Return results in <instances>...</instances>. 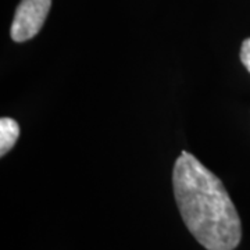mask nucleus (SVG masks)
Segmentation results:
<instances>
[{
    "mask_svg": "<svg viewBox=\"0 0 250 250\" xmlns=\"http://www.w3.org/2000/svg\"><path fill=\"white\" fill-rule=\"evenodd\" d=\"M174 195L190 233L207 250H233L241 242V218L220 178L182 152L172 171Z\"/></svg>",
    "mask_w": 250,
    "mask_h": 250,
    "instance_id": "nucleus-1",
    "label": "nucleus"
},
{
    "mask_svg": "<svg viewBox=\"0 0 250 250\" xmlns=\"http://www.w3.org/2000/svg\"><path fill=\"white\" fill-rule=\"evenodd\" d=\"M52 0H21L16 10L10 35L14 42H25L41 31L49 14Z\"/></svg>",
    "mask_w": 250,
    "mask_h": 250,
    "instance_id": "nucleus-2",
    "label": "nucleus"
},
{
    "mask_svg": "<svg viewBox=\"0 0 250 250\" xmlns=\"http://www.w3.org/2000/svg\"><path fill=\"white\" fill-rule=\"evenodd\" d=\"M20 136L18 123L13 118L3 117L0 120V156H4L11 150Z\"/></svg>",
    "mask_w": 250,
    "mask_h": 250,
    "instance_id": "nucleus-3",
    "label": "nucleus"
},
{
    "mask_svg": "<svg viewBox=\"0 0 250 250\" xmlns=\"http://www.w3.org/2000/svg\"><path fill=\"white\" fill-rule=\"evenodd\" d=\"M241 62L246 67V70L250 72V38L245 39L243 43H242Z\"/></svg>",
    "mask_w": 250,
    "mask_h": 250,
    "instance_id": "nucleus-4",
    "label": "nucleus"
}]
</instances>
